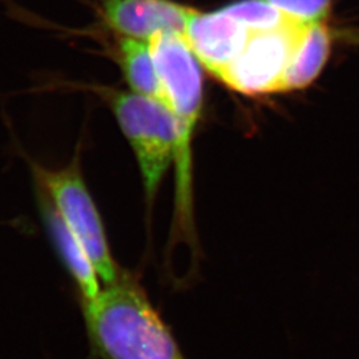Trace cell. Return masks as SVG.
<instances>
[{
	"mask_svg": "<svg viewBox=\"0 0 359 359\" xmlns=\"http://www.w3.org/2000/svg\"><path fill=\"white\" fill-rule=\"evenodd\" d=\"M92 351L100 359H187L142 287L124 274L83 301Z\"/></svg>",
	"mask_w": 359,
	"mask_h": 359,
	"instance_id": "cell-1",
	"label": "cell"
},
{
	"mask_svg": "<svg viewBox=\"0 0 359 359\" xmlns=\"http://www.w3.org/2000/svg\"><path fill=\"white\" fill-rule=\"evenodd\" d=\"M149 43L165 102L177 123L176 219L188 234L192 231V140L204 102L203 69L182 34L163 32Z\"/></svg>",
	"mask_w": 359,
	"mask_h": 359,
	"instance_id": "cell-2",
	"label": "cell"
},
{
	"mask_svg": "<svg viewBox=\"0 0 359 359\" xmlns=\"http://www.w3.org/2000/svg\"><path fill=\"white\" fill-rule=\"evenodd\" d=\"M111 107L128 140L142 173L145 196L151 201L172 163L179 130L168 104L135 92H115Z\"/></svg>",
	"mask_w": 359,
	"mask_h": 359,
	"instance_id": "cell-3",
	"label": "cell"
},
{
	"mask_svg": "<svg viewBox=\"0 0 359 359\" xmlns=\"http://www.w3.org/2000/svg\"><path fill=\"white\" fill-rule=\"evenodd\" d=\"M36 187L47 194L68 228L86 249L104 286L112 285L123 276L111 255L102 216L83 179L80 163L74 158L60 169L41 167L29 161Z\"/></svg>",
	"mask_w": 359,
	"mask_h": 359,
	"instance_id": "cell-4",
	"label": "cell"
},
{
	"mask_svg": "<svg viewBox=\"0 0 359 359\" xmlns=\"http://www.w3.org/2000/svg\"><path fill=\"white\" fill-rule=\"evenodd\" d=\"M308 26L287 19L277 28L250 32L244 50L218 80L246 96L280 92L285 72Z\"/></svg>",
	"mask_w": 359,
	"mask_h": 359,
	"instance_id": "cell-5",
	"label": "cell"
},
{
	"mask_svg": "<svg viewBox=\"0 0 359 359\" xmlns=\"http://www.w3.org/2000/svg\"><path fill=\"white\" fill-rule=\"evenodd\" d=\"M249 35L250 31L221 11L203 13L194 10L184 34L201 67L217 79L244 50Z\"/></svg>",
	"mask_w": 359,
	"mask_h": 359,
	"instance_id": "cell-6",
	"label": "cell"
},
{
	"mask_svg": "<svg viewBox=\"0 0 359 359\" xmlns=\"http://www.w3.org/2000/svg\"><path fill=\"white\" fill-rule=\"evenodd\" d=\"M192 11L169 0H103L108 26L127 38L148 41L163 32L184 35Z\"/></svg>",
	"mask_w": 359,
	"mask_h": 359,
	"instance_id": "cell-7",
	"label": "cell"
},
{
	"mask_svg": "<svg viewBox=\"0 0 359 359\" xmlns=\"http://www.w3.org/2000/svg\"><path fill=\"white\" fill-rule=\"evenodd\" d=\"M38 188V187H36ZM38 208L43 224L51 237L52 244L57 250L65 269L76 283L83 301H90L100 293V277L95 269L90 257L76 236L68 228L51 200L41 189L36 191Z\"/></svg>",
	"mask_w": 359,
	"mask_h": 359,
	"instance_id": "cell-8",
	"label": "cell"
},
{
	"mask_svg": "<svg viewBox=\"0 0 359 359\" xmlns=\"http://www.w3.org/2000/svg\"><path fill=\"white\" fill-rule=\"evenodd\" d=\"M333 47V34L325 22L309 25L287 67L280 92L308 88L321 75Z\"/></svg>",
	"mask_w": 359,
	"mask_h": 359,
	"instance_id": "cell-9",
	"label": "cell"
},
{
	"mask_svg": "<svg viewBox=\"0 0 359 359\" xmlns=\"http://www.w3.org/2000/svg\"><path fill=\"white\" fill-rule=\"evenodd\" d=\"M118 57L123 75L132 92L167 104L148 40L127 36L120 39Z\"/></svg>",
	"mask_w": 359,
	"mask_h": 359,
	"instance_id": "cell-10",
	"label": "cell"
},
{
	"mask_svg": "<svg viewBox=\"0 0 359 359\" xmlns=\"http://www.w3.org/2000/svg\"><path fill=\"white\" fill-rule=\"evenodd\" d=\"M219 11L231 16L250 32L277 28L289 19L266 0H240L225 6Z\"/></svg>",
	"mask_w": 359,
	"mask_h": 359,
	"instance_id": "cell-11",
	"label": "cell"
},
{
	"mask_svg": "<svg viewBox=\"0 0 359 359\" xmlns=\"http://www.w3.org/2000/svg\"><path fill=\"white\" fill-rule=\"evenodd\" d=\"M271 6L297 22L311 25L325 22L329 16L333 0H266Z\"/></svg>",
	"mask_w": 359,
	"mask_h": 359,
	"instance_id": "cell-12",
	"label": "cell"
}]
</instances>
